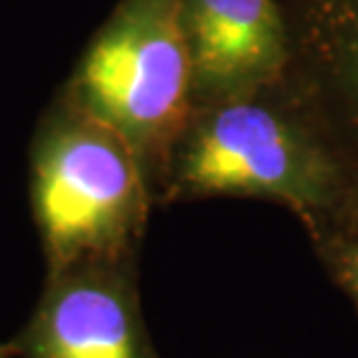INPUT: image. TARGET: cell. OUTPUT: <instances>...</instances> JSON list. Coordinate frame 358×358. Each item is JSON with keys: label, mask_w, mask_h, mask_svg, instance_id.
Listing matches in <instances>:
<instances>
[{"label": "cell", "mask_w": 358, "mask_h": 358, "mask_svg": "<svg viewBox=\"0 0 358 358\" xmlns=\"http://www.w3.org/2000/svg\"><path fill=\"white\" fill-rule=\"evenodd\" d=\"M261 198L291 210L312 245L358 238V170L284 82L198 105L156 205Z\"/></svg>", "instance_id": "1"}, {"label": "cell", "mask_w": 358, "mask_h": 358, "mask_svg": "<svg viewBox=\"0 0 358 358\" xmlns=\"http://www.w3.org/2000/svg\"><path fill=\"white\" fill-rule=\"evenodd\" d=\"M56 93L133 149L159 198L196 112L179 0H119Z\"/></svg>", "instance_id": "3"}, {"label": "cell", "mask_w": 358, "mask_h": 358, "mask_svg": "<svg viewBox=\"0 0 358 358\" xmlns=\"http://www.w3.org/2000/svg\"><path fill=\"white\" fill-rule=\"evenodd\" d=\"M0 358H14L10 345H0Z\"/></svg>", "instance_id": "8"}, {"label": "cell", "mask_w": 358, "mask_h": 358, "mask_svg": "<svg viewBox=\"0 0 358 358\" xmlns=\"http://www.w3.org/2000/svg\"><path fill=\"white\" fill-rule=\"evenodd\" d=\"M326 272L358 310V238H338L314 247Z\"/></svg>", "instance_id": "7"}, {"label": "cell", "mask_w": 358, "mask_h": 358, "mask_svg": "<svg viewBox=\"0 0 358 358\" xmlns=\"http://www.w3.org/2000/svg\"><path fill=\"white\" fill-rule=\"evenodd\" d=\"M28 193L47 272L138 259L156 205L133 149L59 93L35 126Z\"/></svg>", "instance_id": "2"}, {"label": "cell", "mask_w": 358, "mask_h": 358, "mask_svg": "<svg viewBox=\"0 0 358 358\" xmlns=\"http://www.w3.org/2000/svg\"><path fill=\"white\" fill-rule=\"evenodd\" d=\"M196 107L284 82L291 38L282 0H179Z\"/></svg>", "instance_id": "5"}, {"label": "cell", "mask_w": 358, "mask_h": 358, "mask_svg": "<svg viewBox=\"0 0 358 358\" xmlns=\"http://www.w3.org/2000/svg\"><path fill=\"white\" fill-rule=\"evenodd\" d=\"M14 358H159L140 305L138 259L47 272Z\"/></svg>", "instance_id": "4"}, {"label": "cell", "mask_w": 358, "mask_h": 358, "mask_svg": "<svg viewBox=\"0 0 358 358\" xmlns=\"http://www.w3.org/2000/svg\"><path fill=\"white\" fill-rule=\"evenodd\" d=\"M291 38L284 84L358 170V0H282Z\"/></svg>", "instance_id": "6"}]
</instances>
